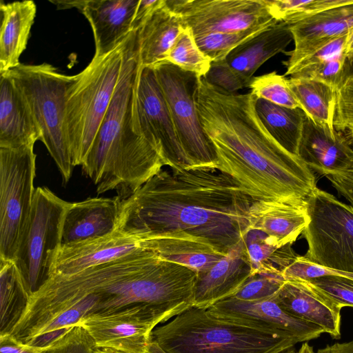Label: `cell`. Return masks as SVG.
I'll return each instance as SVG.
<instances>
[{
    "instance_id": "cell-51",
    "label": "cell",
    "mask_w": 353,
    "mask_h": 353,
    "mask_svg": "<svg viewBox=\"0 0 353 353\" xmlns=\"http://www.w3.org/2000/svg\"><path fill=\"white\" fill-rule=\"evenodd\" d=\"M94 353H125L112 348H96Z\"/></svg>"
},
{
    "instance_id": "cell-36",
    "label": "cell",
    "mask_w": 353,
    "mask_h": 353,
    "mask_svg": "<svg viewBox=\"0 0 353 353\" xmlns=\"http://www.w3.org/2000/svg\"><path fill=\"white\" fill-rule=\"evenodd\" d=\"M249 88L257 99H262L276 105L300 108L301 105L290 88L288 79L275 71L253 77Z\"/></svg>"
},
{
    "instance_id": "cell-41",
    "label": "cell",
    "mask_w": 353,
    "mask_h": 353,
    "mask_svg": "<svg viewBox=\"0 0 353 353\" xmlns=\"http://www.w3.org/2000/svg\"><path fill=\"white\" fill-rule=\"evenodd\" d=\"M210 85L228 93H235L249 88L252 79L247 78L232 69L225 59L212 61L208 72L202 77Z\"/></svg>"
},
{
    "instance_id": "cell-33",
    "label": "cell",
    "mask_w": 353,
    "mask_h": 353,
    "mask_svg": "<svg viewBox=\"0 0 353 353\" xmlns=\"http://www.w3.org/2000/svg\"><path fill=\"white\" fill-rule=\"evenodd\" d=\"M243 243L253 275L266 271H283L296 259L291 245L283 247L272 245L259 230L249 228L243 236Z\"/></svg>"
},
{
    "instance_id": "cell-53",
    "label": "cell",
    "mask_w": 353,
    "mask_h": 353,
    "mask_svg": "<svg viewBox=\"0 0 353 353\" xmlns=\"http://www.w3.org/2000/svg\"><path fill=\"white\" fill-rule=\"evenodd\" d=\"M281 353H298V351H296L294 347L290 348Z\"/></svg>"
},
{
    "instance_id": "cell-15",
    "label": "cell",
    "mask_w": 353,
    "mask_h": 353,
    "mask_svg": "<svg viewBox=\"0 0 353 353\" xmlns=\"http://www.w3.org/2000/svg\"><path fill=\"white\" fill-rule=\"evenodd\" d=\"M208 310L222 319L288 333L299 343L316 339L324 333L320 327L287 312L274 296L252 301L230 297L215 303Z\"/></svg>"
},
{
    "instance_id": "cell-6",
    "label": "cell",
    "mask_w": 353,
    "mask_h": 353,
    "mask_svg": "<svg viewBox=\"0 0 353 353\" xmlns=\"http://www.w3.org/2000/svg\"><path fill=\"white\" fill-rule=\"evenodd\" d=\"M126 38L111 52L93 57L85 69L73 75L68 89L65 130L75 166L84 161L110 106L121 70Z\"/></svg>"
},
{
    "instance_id": "cell-17",
    "label": "cell",
    "mask_w": 353,
    "mask_h": 353,
    "mask_svg": "<svg viewBox=\"0 0 353 353\" xmlns=\"http://www.w3.org/2000/svg\"><path fill=\"white\" fill-rule=\"evenodd\" d=\"M144 249H148L144 240L125 235L117 230L108 236L62 245L52 276L72 275Z\"/></svg>"
},
{
    "instance_id": "cell-19",
    "label": "cell",
    "mask_w": 353,
    "mask_h": 353,
    "mask_svg": "<svg viewBox=\"0 0 353 353\" xmlns=\"http://www.w3.org/2000/svg\"><path fill=\"white\" fill-rule=\"evenodd\" d=\"M288 24L294 48L284 52L289 57L283 62L286 70L321 45L346 34L353 28V0Z\"/></svg>"
},
{
    "instance_id": "cell-21",
    "label": "cell",
    "mask_w": 353,
    "mask_h": 353,
    "mask_svg": "<svg viewBox=\"0 0 353 353\" xmlns=\"http://www.w3.org/2000/svg\"><path fill=\"white\" fill-rule=\"evenodd\" d=\"M121 201L116 196L92 197L70 203L63 223L62 245L97 239L114 232Z\"/></svg>"
},
{
    "instance_id": "cell-25",
    "label": "cell",
    "mask_w": 353,
    "mask_h": 353,
    "mask_svg": "<svg viewBox=\"0 0 353 353\" xmlns=\"http://www.w3.org/2000/svg\"><path fill=\"white\" fill-rule=\"evenodd\" d=\"M0 73L10 70L21 63L37 12L34 1H17L0 3Z\"/></svg>"
},
{
    "instance_id": "cell-13",
    "label": "cell",
    "mask_w": 353,
    "mask_h": 353,
    "mask_svg": "<svg viewBox=\"0 0 353 353\" xmlns=\"http://www.w3.org/2000/svg\"><path fill=\"white\" fill-rule=\"evenodd\" d=\"M194 37L268 28L278 21L264 0H165Z\"/></svg>"
},
{
    "instance_id": "cell-1",
    "label": "cell",
    "mask_w": 353,
    "mask_h": 353,
    "mask_svg": "<svg viewBox=\"0 0 353 353\" xmlns=\"http://www.w3.org/2000/svg\"><path fill=\"white\" fill-rule=\"evenodd\" d=\"M197 273L144 249L69 276L53 275L29 300L10 334L28 343L40 332L145 305L172 317L192 306Z\"/></svg>"
},
{
    "instance_id": "cell-32",
    "label": "cell",
    "mask_w": 353,
    "mask_h": 353,
    "mask_svg": "<svg viewBox=\"0 0 353 353\" xmlns=\"http://www.w3.org/2000/svg\"><path fill=\"white\" fill-rule=\"evenodd\" d=\"M30 298L14 261L0 259V335L11 332L24 314Z\"/></svg>"
},
{
    "instance_id": "cell-38",
    "label": "cell",
    "mask_w": 353,
    "mask_h": 353,
    "mask_svg": "<svg viewBox=\"0 0 353 353\" xmlns=\"http://www.w3.org/2000/svg\"><path fill=\"white\" fill-rule=\"evenodd\" d=\"M285 279L280 271H266L250 276L231 297L241 301H257L273 297Z\"/></svg>"
},
{
    "instance_id": "cell-3",
    "label": "cell",
    "mask_w": 353,
    "mask_h": 353,
    "mask_svg": "<svg viewBox=\"0 0 353 353\" xmlns=\"http://www.w3.org/2000/svg\"><path fill=\"white\" fill-rule=\"evenodd\" d=\"M256 97L228 93L200 77L198 113L217 157L216 170L232 177L253 201L305 203L316 186L311 169L267 131Z\"/></svg>"
},
{
    "instance_id": "cell-12",
    "label": "cell",
    "mask_w": 353,
    "mask_h": 353,
    "mask_svg": "<svg viewBox=\"0 0 353 353\" xmlns=\"http://www.w3.org/2000/svg\"><path fill=\"white\" fill-rule=\"evenodd\" d=\"M132 123L134 132L155 149L165 166L191 169L152 67L139 64L134 85Z\"/></svg>"
},
{
    "instance_id": "cell-10",
    "label": "cell",
    "mask_w": 353,
    "mask_h": 353,
    "mask_svg": "<svg viewBox=\"0 0 353 353\" xmlns=\"http://www.w3.org/2000/svg\"><path fill=\"white\" fill-rule=\"evenodd\" d=\"M152 68L191 169H216L214 147L203 128L196 106L200 77L168 61Z\"/></svg>"
},
{
    "instance_id": "cell-22",
    "label": "cell",
    "mask_w": 353,
    "mask_h": 353,
    "mask_svg": "<svg viewBox=\"0 0 353 353\" xmlns=\"http://www.w3.org/2000/svg\"><path fill=\"white\" fill-rule=\"evenodd\" d=\"M306 203L253 201L248 212L250 228L264 234L274 245L292 244L309 223Z\"/></svg>"
},
{
    "instance_id": "cell-34",
    "label": "cell",
    "mask_w": 353,
    "mask_h": 353,
    "mask_svg": "<svg viewBox=\"0 0 353 353\" xmlns=\"http://www.w3.org/2000/svg\"><path fill=\"white\" fill-rule=\"evenodd\" d=\"M165 61L180 68L204 77L208 72L211 60L198 47L191 30L183 27L171 46Z\"/></svg>"
},
{
    "instance_id": "cell-35",
    "label": "cell",
    "mask_w": 353,
    "mask_h": 353,
    "mask_svg": "<svg viewBox=\"0 0 353 353\" xmlns=\"http://www.w3.org/2000/svg\"><path fill=\"white\" fill-rule=\"evenodd\" d=\"M270 14L278 21L294 23L323 10L346 4L351 0H264Z\"/></svg>"
},
{
    "instance_id": "cell-50",
    "label": "cell",
    "mask_w": 353,
    "mask_h": 353,
    "mask_svg": "<svg viewBox=\"0 0 353 353\" xmlns=\"http://www.w3.org/2000/svg\"><path fill=\"white\" fill-rule=\"evenodd\" d=\"M298 353H314V352L313 347L308 343L304 342L298 350Z\"/></svg>"
},
{
    "instance_id": "cell-44",
    "label": "cell",
    "mask_w": 353,
    "mask_h": 353,
    "mask_svg": "<svg viewBox=\"0 0 353 353\" xmlns=\"http://www.w3.org/2000/svg\"><path fill=\"white\" fill-rule=\"evenodd\" d=\"M0 353H46L42 347L23 343L10 334L0 335Z\"/></svg>"
},
{
    "instance_id": "cell-24",
    "label": "cell",
    "mask_w": 353,
    "mask_h": 353,
    "mask_svg": "<svg viewBox=\"0 0 353 353\" xmlns=\"http://www.w3.org/2000/svg\"><path fill=\"white\" fill-rule=\"evenodd\" d=\"M41 139L25 97L7 72L0 73V148L34 145Z\"/></svg>"
},
{
    "instance_id": "cell-26",
    "label": "cell",
    "mask_w": 353,
    "mask_h": 353,
    "mask_svg": "<svg viewBox=\"0 0 353 353\" xmlns=\"http://www.w3.org/2000/svg\"><path fill=\"white\" fill-rule=\"evenodd\" d=\"M148 249L162 259L203 273L224 256L207 241L183 232L166 233L145 240Z\"/></svg>"
},
{
    "instance_id": "cell-42",
    "label": "cell",
    "mask_w": 353,
    "mask_h": 353,
    "mask_svg": "<svg viewBox=\"0 0 353 353\" xmlns=\"http://www.w3.org/2000/svg\"><path fill=\"white\" fill-rule=\"evenodd\" d=\"M333 127L341 133L353 132V76L346 79L336 90Z\"/></svg>"
},
{
    "instance_id": "cell-39",
    "label": "cell",
    "mask_w": 353,
    "mask_h": 353,
    "mask_svg": "<svg viewBox=\"0 0 353 353\" xmlns=\"http://www.w3.org/2000/svg\"><path fill=\"white\" fill-rule=\"evenodd\" d=\"M346 59L345 52L317 63L298 68L290 74V78L316 79L337 89L342 83Z\"/></svg>"
},
{
    "instance_id": "cell-8",
    "label": "cell",
    "mask_w": 353,
    "mask_h": 353,
    "mask_svg": "<svg viewBox=\"0 0 353 353\" xmlns=\"http://www.w3.org/2000/svg\"><path fill=\"white\" fill-rule=\"evenodd\" d=\"M70 203L46 187L35 188L31 212L13 261L30 296L52 276Z\"/></svg>"
},
{
    "instance_id": "cell-9",
    "label": "cell",
    "mask_w": 353,
    "mask_h": 353,
    "mask_svg": "<svg viewBox=\"0 0 353 353\" xmlns=\"http://www.w3.org/2000/svg\"><path fill=\"white\" fill-rule=\"evenodd\" d=\"M309 223L303 231L307 261L353 273V208L317 188L307 200Z\"/></svg>"
},
{
    "instance_id": "cell-20",
    "label": "cell",
    "mask_w": 353,
    "mask_h": 353,
    "mask_svg": "<svg viewBox=\"0 0 353 353\" xmlns=\"http://www.w3.org/2000/svg\"><path fill=\"white\" fill-rule=\"evenodd\" d=\"M252 275L243 240L210 270L197 274L192 306L208 309L232 296Z\"/></svg>"
},
{
    "instance_id": "cell-43",
    "label": "cell",
    "mask_w": 353,
    "mask_h": 353,
    "mask_svg": "<svg viewBox=\"0 0 353 353\" xmlns=\"http://www.w3.org/2000/svg\"><path fill=\"white\" fill-rule=\"evenodd\" d=\"M333 187L343 196L353 208V168L325 175Z\"/></svg>"
},
{
    "instance_id": "cell-14",
    "label": "cell",
    "mask_w": 353,
    "mask_h": 353,
    "mask_svg": "<svg viewBox=\"0 0 353 353\" xmlns=\"http://www.w3.org/2000/svg\"><path fill=\"white\" fill-rule=\"evenodd\" d=\"M172 317L154 307L139 305L116 313L81 321L97 348H112L125 353H148L156 326Z\"/></svg>"
},
{
    "instance_id": "cell-16",
    "label": "cell",
    "mask_w": 353,
    "mask_h": 353,
    "mask_svg": "<svg viewBox=\"0 0 353 353\" xmlns=\"http://www.w3.org/2000/svg\"><path fill=\"white\" fill-rule=\"evenodd\" d=\"M58 9L77 8L89 21L95 43L94 57H103L118 47L132 32L139 0L50 1Z\"/></svg>"
},
{
    "instance_id": "cell-18",
    "label": "cell",
    "mask_w": 353,
    "mask_h": 353,
    "mask_svg": "<svg viewBox=\"0 0 353 353\" xmlns=\"http://www.w3.org/2000/svg\"><path fill=\"white\" fill-rule=\"evenodd\" d=\"M274 297L291 315L320 327L334 339L341 338L342 307L307 281L285 279Z\"/></svg>"
},
{
    "instance_id": "cell-2",
    "label": "cell",
    "mask_w": 353,
    "mask_h": 353,
    "mask_svg": "<svg viewBox=\"0 0 353 353\" xmlns=\"http://www.w3.org/2000/svg\"><path fill=\"white\" fill-rule=\"evenodd\" d=\"M252 201L216 169H162L121 201L116 230L141 240L186 233L225 256L250 228Z\"/></svg>"
},
{
    "instance_id": "cell-46",
    "label": "cell",
    "mask_w": 353,
    "mask_h": 353,
    "mask_svg": "<svg viewBox=\"0 0 353 353\" xmlns=\"http://www.w3.org/2000/svg\"><path fill=\"white\" fill-rule=\"evenodd\" d=\"M314 353H353V341L328 345Z\"/></svg>"
},
{
    "instance_id": "cell-45",
    "label": "cell",
    "mask_w": 353,
    "mask_h": 353,
    "mask_svg": "<svg viewBox=\"0 0 353 353\" xmlns=\"http://www.w3.org/2000/svg\"><path fill=\"white\" fill-rule=\"evenodd\" d=\"M164 0H139L132 22V30L137 31L146 19L163 3Z\"/></svg>"
},
{
    "instance_id": "cell-4",
    "label": "cell",
    "mask_w": 353,
    "mask_h": 353,
    "mask_svg": "<svg viewBox=\"0 0 353 353\" xmlns=\"http://www.w3.org/2000/svg\"><path fill=\"white\" fill-rule=\"evenodd\" d=\"M139 66L137 32L132 31L125 40L121 70L110 106L81 164L98 194L115 190L121 200L165 166L155 149L133 130L132 106Z\"/></svg>"
},
{
    "instance_id": "cell-5",
    "label": "cell",
    "mask_w": 353,
    "mask_h": 353,
    "mask_svg": "<svg viewBox=\"0 0 353 353\" xmlns=\"http://www.w3.org/2000/svg\"><path fill=\"white\" fill-rule=\"evenodd\" d=\"M152 341L168 353H281L299 343L288 333L222 319L194 306L155 327Z\"/></svg>"
},
{
    "instance_id": "cell-11",
    "label": "cell",
    "mask_w": 353,
    "mask_h": 353,
    "mask_svg": "<svg viewBox=\"0 0 353 353\" xmlns=\"http://www.w3.org/2000/svg\"><path fill=\"white\" fill-rule=\"evenodd\" d=\"M34 145L0 148V259L14 261L35 189Z\"/></svg>"
},
{
    "instance_id": "cell-31",
    "label": "cell",
    "mask_w": 353,
    "mask_h": 353,
    "mask_svg": "<svg viewBox=\"0 0 353 353\" xmlns=\"http://www.w3.org/2000/svg\"><path fill=\"white\" fill-rule=\"evenodd\" d=\"M288 83L306 116L319 126L334 130L336 89L323 81L307 78H290Z\"/></svg>"
},
{
    "instance_id": "cell-37",
    "label": "cell",
    "mask_w": 353,
    "mask_h": 353,
    "mask_svg": "<svg viewBox=\"0 0 353 353\" xmlns=\"http://www.w3.org/2000/svg\"><path fill=\"white\" fill-rule=\"evenodd\" d=\"M269 28V27H268ZM268 28H256L240 32H216L194 37L201 51L211 61L225 59L235 48Z\"/></svg>"
},
{
    "instance_id": "cell-40",
    "label": "cell",
    "mask_w": 353,
    "mask_h": 353,
    "mask_svg": "<svg viewBox=\"0 0 353 353\" xmlns=\"http://www.w3.org/2000/svg\"><path fill=\"white\" fill-rule=\"evenodd\" d=\"M42 348L46 353H94L97 347L88 331L75 325Z\"/></svg>"
},
{
    "instance_id": "cell-48",
    "label": "cell",
    "mask_w": 353,
    "mask_h": 353,
    "mask_svg": "<svg viewBox=\"0 0 353 353\" xmlns=\"http://www.w3.org/2000/svg\"><path fill=\"white\" fill-rule=\"evenodd\" d=\"M353 76V59L345 61L342 83L348 77Z\"/></svg>"
},
{
    "instance_id": "cell-28",
    "label": "cell",
    "mask_w": 353,
    "mask_h": 353,
    "mask_svg": "<svg viewBox=\"0 0 353 353\" xmlns=\"http://www.w3.org/2000/svg\"><path fill=\"white\" fill-rule=\"evenodd\" d=\"M292 40L289 24L279 21L235 48L225 60L237 72L252 79L265 62L284 52Z\"/></svg>"
},
{
    "instance_id": "cell-52",
    "label": "cell",
    "mask_w": 353,
    "mask_h": 353,
    "mask_svg": "<svg viewBox=\"0 0 353 353\" xmlns=\"http://www.w3.org/2000/svg\"><path fill=\"white\" fill-rule=\"evenodd\" d=\"M343 134L345 137L346 139L347 140L350 145L353 149V132H345Z\"/></svg>"
},
{
    "instance_id": "cell-27",
    "label": "cell",
    "mask_w": 353,
    "mask_h": 353,
    "mask_svg": "<svg viewBox=\"0 0 353 353\" xmlns=\"http://www.w3.org/2000/svg\"><path fill=\"white\" fill-rule=\"evenodd\" d=\"M183 27L179 17L167 6L164 0L137 30L140 65L152 68L165 61Z\"/></svg>"
},
{
    "instance_id": "cell-7",
    "label": "cell",
    "mask_w": 353,
    "mask_h": 353,
    "mask_svg": "<svg viewBox=\"0 0 353 353\" xmlns=\"http://www.w3.org/2000/svg\"><path fill=\"white\" fill-rule=\"evenodd\" d=\"M8 74L25 97L41 132L42 141L61 174L63 183L75 167L65 130L66 93L73 76L59 72L53 65L20 63Z\"/></svg>"
},
{
    "instance_id": "cell-23",
    "label": "cell",
    "mask_w": 353,
    "mask_h": 353,
    "mask_svg": "<svg viewBox=\"0 0 353 353\" xmlns=\"http://www.w3.org/2000/svg\"><path fill=\"white\" fill-rule=\"evenodd\" d=\"M298 156L323 175L353 168V149L343 134L319 126L307 116Z\"/></svg>"
},
{
    "instance_id": "cell-47",
    "label": "cell",
    "mask_w": 353,
    "mask_h": 353,
    "mask_svg": "<svg viewBox=\"0 0 353 353\" xmlns=\"http://www.w3.org/2000/svg\"><path fill=\"white\" fill-rule=\"evenodd\" d=\"M345 52L347 60L353 59V28L347 32Z\"/></svg>"
},
{
    "instance_id": "cell-30",
    "label": "cell",
    "mask_w": 353,
    "mask_h": 353,
    "mask_svg": "<svg viewBox=\"0 0 353 353\" xmlns=\"http://www.w3.org/2000/svg\"><path fill=\"white\" fill-rule=\"evenodd\" d=\"M254 106L260 121L270 134L286 150L298 156L306 118L303 110L280 106L257 98Z\"/></svg>"
},
{
    "instance_id": "cell-49",
    "label": "cell",
    "mask_w": 353,
    "mask_h": 353,
    "mask_svg": "<svg viewBox=\"0 0 353 353\" xmlns=\"http://www.w3.org/2000/svg\"><path fill=\"white\" fill-rule=\"evenodd\" d=\"M148 353H168L164 350H163L159 344H157L154 341H151L149 346Z\"/></svg>"
},
{
    "instance_id": "cell-29",
    "label": "cell",
    "mask_w": 353,
    "mask_h": 353,
    "mask_svg": "<svg viewBox=\"0 0 353 353\" xmlns=\"http://www.w3.org/2000/svg\"><path fill=\"white\" fill-rule=\"evenodd\" d=\"M282 274L285 279L307 281L341 307H353V273L329 270L298 256Z\"/></svg>"
}]
</instances>
